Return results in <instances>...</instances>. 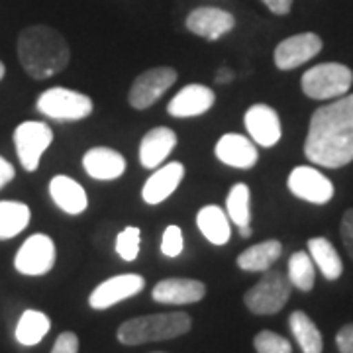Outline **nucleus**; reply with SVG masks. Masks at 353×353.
<instances>
[{
  "instance_id": "f704fd0d",
  "label": "nucleus",
  "mask_w": 353,
  "mask_h": 353,
  "mask_svg": "<svg viewBox=\"0 0 353 353\" xmlns=\"http://www.w3.org/2000/svg\"><path fill=\"white\" fill-rule=\"evenodd\" d=\"M336 345H338L340 353H353V324H347L338 332Z\"/></svg>"
},
{
  "instance_id": "bb28decb",
  "label": "nucleus",
  "mask_w": 353,
  "mask_h": 353,
  "mask_svg": "<svg viewBox=\"0 0 353 353\" xmlns=\"http://www.w3.org/2000/svg\"><path fill=\"white\" fill-rule=\"evenodd\" d=\"M50 328L51 322L48 314H43L39 310H26L16 324V340L28 347L38 345L39 341L48 336Z\"/></svg>"
},
{
  "instance_id": "a878e982",
  "label": "nucleus",
  "mask_w": 353,
  "mask_h": 353,
  "mask_svg": "<svg viewBox=\"0 0 353 353\" xmlns=\"http://www.w3.org/2000/svg\"><path fill=\"white\" fill-rule=\"evenodd\" d=\"M30 208L24 202H0V240H10L22 234L30 224Z\"/></svg>"
},
{
  "instance_id": "f8f14e48",
  "label": "nucleus",
  "mask_w": 353,
  "mask_h": 353,
  "mask_svg": "<svg viewBox=\"0 0 353 353\" xmlns=\"http://www.w3.org/2000/svg\"><path fill=\"white\" fill-rule=\"evenodd\" d=\"M145 287V279L136 273H124V275H116V277L106 279L101 283L97 289L90 292L88 304L94 310H106L114 304L122 303L126 299H132L139 294Z\"/></svg>"
},
{
  "instance_id": "a19ab883",
  "label": "nucleus",
  "mask_w": 353,
  "mask_h": 353,
  "mask_svg": "<svg viewBox=\"0 0 353 353\" xmlns=\"http://www.w3.org/2000/svg\"><path fill=\"white\" fill-rule=\"evenodd\" d=\"M157 353H161V352H157Z\"/></svg>"
},
{
  "instance_id": "9d476101",
  "label": "nucleus",
  "mask_w": 353,
  "mask_h": 353,
  "mask_svg": "<svg viewBox=\"0 0 353 353\" xmlns=\"http://www.w3.org/2000/svg\"><path fill=\"white\" fill-rule=\"evenodd\" d=\"M322 48H324V41L318 34L304 32V34H296V36L283 39L275 48L273 59L281 71H292L306 61L314 59L322 51Z\"/></svg>"
},
{
  "instance_id": "cd10ccee",
  "label": "nucleus",
  "mask_w": 353,
  "mask_h": 353,
  "mask_svg": "<svg viewBox=\"0 0 353 353\" xmlns=\"http://www.w3.org/2000/svg\"><path fill=\"white\" fill-rule=\"evenodd\" d=\"M250 201H252V194H250V187L245 183H238L232 187L226 196L228 218L232 220V224H236L238 228H245L252 224Z\"/></svg>"
},
{
  "instance_id": "423d86ee",
  "label": "nucleus",
  "mask_w": 353,
  "mask_h": 353,
  "mask_svg": "<svg viewBox=\"0 0 353 353\" xmlns=\"http://www.w3.org/2000/svg\"><path fill=\"white\" fill-rule=\"evenodd\" d=\"M36 106L39 112L46 114L48 118L61 120V122H77L92 112L90 97L63 87H53L41 92Z\"/></svg>"
},
{
  "instance_id": "39448f33",
  "label": "nucleus",
  "mask_w": 353,
  "mask_h": 353,
  "mask_svg": "<svg viewBox=\"0 0 353 353\" xmlns=\"http://www.w3.org/2000/svg\"><path fill=\"white\" fill-rule=\"evenodd\" d=\"M290 281L281 271H265V275L243 294V303L252 314L271 316L281 312L290 299Z\"/></svg>"
},
{
  "instance_id": "c756f323",
  "label": "nucleus",
  "mask_w": 353,
  "mask_h": 353,
  "mask_svg": "<svg viewBox=\"0 0 353 353\" xmlns=\"http://www.w3.org/2000/svg\"><path fill=\"white\" fill-rule=\"evenodd\" d=\"M139 243H141L139 228L128 226L116 236V252L124 261H136L139 255Z\"/></svg>"
},
{
  "instance_id": "a211bd4d",
  "label": "nucleus",
  "mask_w": 353,
  "mask_h": 353,
  "mask_svg": "<svg viewBox=\"0 0 353 353\" xmlns=\"http://www.w3.org/2000/svg\"><path fill=\"white\" fill-rule=\"evenodd\" d=\"M183 176H185V165L183 163L171 161V163L163 165V167L159 165L155 169V173L145 181V185L141 189V199H143V202L152 204V206L161 204L175 192L176 187L183 181Z\"/></svg>"
},
{
  "instance_id": "4c0bfd02",
  "label": "nucleus",
  "mask_w": 353,
  "mask_h": 353,
  "mask_svg": "<svg viewBox=\"0 0 353 353\" xmlns=\"http://www.w3.org/2000/svg\"><path fill=\"white\" fill-rule=\"evenodd\" d=\"M234 79V73L228 69V67H222L220 71H218V75H216V81L220 83V85H226V83H230Z\"/></svg>"
},
{
  "instance_id": "ddd939ff",
  "label": "nucleus",
  "mask_w": 353,
  "mask_h": 353,
  "mask_svg": "<svg viewBox=\"0 0 353 353\" xmlns=\"http://www.w3.org/2000/svg\"><path fill=\"white\" fill-rule=\"evenodd\" d=\"M185 26H187L190 34L208 39V41H216V39H220L222 36H226L234 30L236 18H234V14L228 12L224 8L201 6V8H194L187 16Z\"/></svg>"
},
{
  "instance_id": "f257e3e1",
  "label": "nucleus",
  "mask_w": 353,
  "mask_h": 353,
  "mask_svg": "<svg viewBox=\"0 0 353 353\" xmlns=\"http://www.w3.org/2000/svg\"><path fill=\"white\" fill-rule=\"evenodd\" d=\"M308 161L340 169L353 161V94H343L314 110L304 141Z\"/></svg>"
},
{
  "instance_id": "c9c22d12",
  "label": "nucleus",
  "mask_w": 353,
  "mask_h": 353,
  "mask_svg": "<svg viewBox=\"0 0 353 353\" xmlns=\"http://www.w3.org/2000/svg\"><path fill=\"white\" fill-rule=\"evenodd\" d=\"M261 2L277 16H287L292 8V0H261Z\"/></svg>"
},
{
  "instance_id": "2eb2a0df",
  "label": "nucleus",
  "mask_w": 353,
  "mask_h": 353,
  "mask_svg": "<svg viewBox=\"0 0 353 353\" xmlns=\"http://www.w3.org/2000/svg\"><path fill=\"white\" fill-rule=\"evenodd\" d=\"M216 102L214 90L210 87H204L199 83L187 85L181 88L175 97L171 99L167 112L173 118H192V116H202L206 114Z\"/></svg>"
},
{
  "instance_id": "4be33fe9",
  "label": "nucleus",
  "mask_w": 353,
  "mask_h": 353,
  "mask_svg": "<svg viewBox=\"0 0 353 353\" xmlns=\"http://www.w3.org/2000/svg\"><path fill=\"white\" fill-rule=\"evenodd\" d=\"M196 226L201 230V234L214 245H224L232 238V228L228 220L224 208L216 206V204H206L202 206L196 214Z\"/></svg>"
},
{
  "instance_id": "ea45409f",
  "label": "nucleus",
  "mask_w": 353,
  "mask_h": 353,
  "mask_svg": "<svg viewBox=\"0 0 353 353\" xmlns=\"http://www.w3.org/2000/svg\"><path fill=\"white\" fill-rule=\"evenodd\" d=\"M4 73H6V69H4V63L0 61V81H2V77H4Z\"/></svg>"
},
{
  "instance_id": "473e14b6",
  "label": "nucleus",
  "mask_w": 353,
  "mask_h": 353,
  "mask_svg": "<svg viewBox=\"0 0 353 353\" xmlns=\"http://www.w3.org/2000/svg\"><path fill=\"white\" fill-rule=\"evenodd\" d=\"M51 353H79V338L73 332H63L51 347Z\"/></svg>"
},
{
  "instance_id": "58836bf2",
  "label": "nucleus",
  "mask_w": 353,
  "mask_h": 353,
  "mask_svg": "<svg viewBox=\"0 0 353 353\" xmlns=\"http://www.w3.org/2000/svg\"><path fill=\"white\" fill-rule=\"evenodd\" d=\"M238 232H240V236H241V238H250V236H252V226L238 228Z\"/></svg>"
},
{
  "instance_id": "f3484780",
  "label": "nucleus",
  "mask_w": 353,
  "mask_h": 353,
  "mask_svg": "<svg viewBox=\"0 0 353 353\" xmlns=\"http://www.w3.org/2000/svg\"><path fill=\"white\" fill-rule=\"evenodd\" d=\"M218 161L234 169H252L257 163L259 153L252 138H245L241 134H226L218 139L214 148Z\"/></svg>"
},
{
  "instance_id": "6ab92c4d",
  "label": "nucleus",
  "mask_w": 353,
  "mask_h": 353,
  "mask_svg": "<svg viewBox=\"0 0 353 353\" xmlns=\"http://www.w3.org/2000/svg\"><path fill=\"white\" fill-rule=\"evenodd\" d=\"M176 145V134L167 126L150 130L139 143V163L145 169H157L165 163Z\"/></svg>"
},
{
  "instance_id": "5701e85b",
  "label": "nucleus",
  "mask_w": 353,
  "mask_h": 353,
  "mask_svg": "<svg viewBox=\"0 0 353 353\" xmlns=\"http://www.w3.org/2000/svg\"><path fill=\"white\" fill-rule=\"evenodd\" d=\"M283 253V245L279 240H265L248 248L238 255V267L250 273H265L269 271Z\"/></svg>"
},
{
  "instance_id": "4468645a",
  "label": "nucleus",
  "mask_w": 353,
  "mask_h": 353,
  "mask_svg": "<svg viewBox=\"0 0 353 353\" xmlns=\"http://www.w3.org/2000/svg\"><path fill=\"white\" fill-rule=\"evenodd\" d=\"M243 124L253 143L261 148H273L283 136L277 110L267 104H253L243 116Z\"/></svg>"
},
{
  "instance_id": "e433bc0d",
  "label": "nucleus",
  "mask_w": 353,
  "mask_h": 353,
  "mask_svg": "<svg viewBox=\"0 0 353 353\" xmlns=\"http://www.w3.org/2000/svg\"><path fill=\"white\" fill-rule=\"evenodd\" d=\"M14 179V167L10 161L0 157V189H4Z\"/></svg>"
},
{
  "instance_id": "0eeeda50",
  "label": "nucleus",
  "mask_w": 353,
  "mask_h": 353,
  "mask_svg": "<svg viewBox=\"0 0 353 353\" xmlns=\"http://www.w3.org/2000/svg\"><path fill=\"white\" fill-rule=\"evenodd\" d=\"M53 141V132L46 122H22L14 130V145L18 159L28 173L39 167L41 155L48 152Z\"/></svg>"
},
{
  "instance_id": "2f4dec72",
  "label": "nucleus",
  "mask_w": 353,
  "mask_h": 353,
  "mask_svg": "<svg viewBox=\"0 0 353 353\" xmlns=\"http://www.w3.org/2000/svg\"><path fill=\"white\" fill-rule=\"evenodd\" d=\"M185 250V238H183V230L179 226H167L163 232V240H161V252L167 257H179Z\"/></svg>"
},
{
  "instance_id": "aec40b11",
  "label": "nucleus",
  "mask_w": 353,
  "mask_h": 353,
  "mask_svg": "<svg viewBox=\"0 0 353 353\" xmlns=\"http://www.w3.org/2000/svg\"><path fill=\"white\" fill-rule=\"evenodd\" d=\"M83 167L88 175L97 181H114L124 175L126 171V159L120 152L112 148H92L83 157Z\"/></svg>"
},
{
  "instance_id": "72a5a7b5",
  "label": "nucleus",
  "mask_w": 353,
  "mask_h": 353,
  "mask_svg": "<svg viewBox=\"0 0 353 353\" xmlns=\"http://www.w3.org/2000/svg\"><path fill=\"white\" fill-rule=\"evenodd\" d=\"M341 240H343V245H345V252L350 253V257L353 259V208L347 210L343 218H341Z\"/></svg>"
},
{
  "instance_id": "20e7f679",
  "label": "nucleus",
  "mask_w": 353,
  "mask_h": 353,
  "mask_svg": "<svg viewBox=\"0 0 353 353\" xmlns=\"http://www.w3.org/2000/svg\"><path fill=\"white\" fill-rule=\"evenodd\" d=\"M303 92L312 101L340 99L350 92L353 73L343 63H320L310 67L303 75Z\"/></svg>"
},
{
  "instance_id": "1a4fd4ad",
  "label": "nucleus",
  "mask_w": 353,
  "mask_h": 353,
  "mask_svg": "<svg viewBox=\"0 0 353 353\" xmlns=\"http://www.w3.org/2000/svg\"><path fill=\"white\" fill-rule=\"evenodd\" d=\"M176 83V71L173 67H153L132 83L128 102L136 110H145L163 97Z\"/></svg>"
},
{
  "instance_id": "7c9ffc66",
  "label": "nucleus",
  "mask_w": 353,
  "mask_h": 353,
  "mask_svg": "<svg viewBox=\"0 0 353 353\" xmlns=\"http://www.w3.org/2000/svg\"><path fill=\"white\" fill-rule=\"evenodd\" d=\"M253 347L257 353H292L290 341L271 330L259 332L253 338Z\"/></svg>"
},
{
  "instance_id": "f03ea898",
  "label": "nucleus",
  "mask_w": 353,
  "mask_h": 353,
  "mask_svg": "<svg viewBox=\"0 0 353 353\" xmlns=\"http://www.w3.org/2000/svg\"><path fill=\"white\" fill-rule=\"evenodd\" d=\"M18 61L32 79L59 75L71 61L67 39L50 26H30L18 36Z\"/></svg>"
},
{
  "instance_id": "412c9836",
  "label": "nucleus",
  "mask_w": 353,
  "mask_h": 353,
  "mask_svg": "<svg viewBox=\"0 0 353 353\" xmlns=\"http://www.w3.org/2000/svg\"><path fill=\"white\" fill-rule=\"evenodd\" d=\"M51 201L55 202L65 214L77 216L85 212L88 206L87 190L83 189L75 179L67 175H57L50 183Z\"/></svg>"
},
{
  "instance_id": "393cba45",
  "label": "nucleus",
  "mask_w": 353,
  "mask_h": 353,
  "mask_svg": "<svg viewBox=\"0 0 353 353\" xmlns=\"http://www.w3.org/2000/svg\"><path fill=\"white\" fill-rule=\"evenodd\" d=\"M308 253L312 257L314 265L320 269V273L328 281H338L343 273L341 257L332 245V241L326 238H312L308 240Z\"/></svg>"
},
{
  "instance_id": "7ed1b4c3",
  "label": "nucleus",
  "mask_w": 353,
  "mask_h": 353,
  "mask_svg": "<svg viewBox=\"0 0 353 353\" xmlns=\"http://www.w3.org/2000/svg\"><path fill=\"white\" fill-rule=\"evenodd\" d=\"M190 328L192 320L187 312H161L126 320L116 332V338L124 345H141L150 341L175 340L189 334Z\"/></svg>"
},
{
  "instance_id": "dca6fc26",
  "label": "nucleus",
  "mask_w": 353,
  "mask_h": 353,
  "mask_svg": "<svg viewBox=\"0 0 353 353\" xmlns=\"http://www.w3.org/2000/svg\"><path fill=\"white\" fill-rule=\"evenodd\" d=\"M206 285L196 279H163L153 287V301L159 304H194L204 299Z\"/></svg>"
},
{
  "instance_id": "c85d7f7f",
  "label": "nucleus",
  "mask_w": 353,
  "mask_h": 353,
  "mask_svg": "<svg viewBox=\"0 0 353 353\" xmlns=\"http://www.w3.org/2000/svg\"><path fill=\"white\" fill-rule=\"evenodd\" d=\"M289 281L294 289L310 292L316 283V265L310 257V253L296 252L289 259Z\"/></svg>"
},
{
  "instance_id": "9b49d317",
  "label": "nucleus",
  "mask_w": 353,
  "mask_h": 353,
  "mask_svg": "<svg viewBox=\"0 0 353 353\" xmlns=\"http://www.w3.org/2000/svg\"><path fill=\"white\" fill-rule=\"evenodd\" d=\"M289 190L301 201L310 204H326L334 196V185L328 176H324L314 167H294L287 179Z\"/></svg>"
},
{
  "instance_id": "b1692460",
  "label": "nucleus",
  "mask_w": 353,
  "mask_h": 353,
  "mask_svg": "<svg viewBox=\"0 0 353 353\" xmlns=\"http://www.w3.org/2000/svg\"><path fill=\"white\" fill-rule=\"evenodd\" d=\"M289 328L296 343L301 345L303 353H322V350H324L322 334L306 312L294 310L289 316Z\"/></svg>"
},
{
  "instance_id": "6e6552de",
  "label": "nucleus",
  "mask_w": 353,
  "mask_h": 353,
  "mask_svg": "<svg viewBox=\"0 0 353 353\" xmlns=\"http://www.w3.org/2000/svg\"><path fill=\"white\" fill-rule=\"evenodd\" d=\"M57 250L50 236L34 234L22 243L14 257V267L18 273L28 277H41L48 275L55 265Z\"/></svg>"
}]
</instances>
